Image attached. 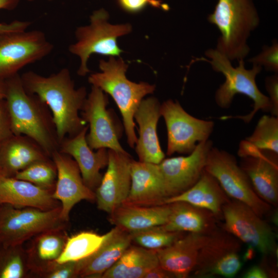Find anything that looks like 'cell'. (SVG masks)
<instances>
[{"instance_id": "1", "label": "cell", "mask_w": 278, "mask_h": 278, "mask_svg": "<svg viewBox=\"0 0 278 278\" xmlns=\"http://www.w3.org/2000/svg\"><path fill=\"white\" fill-rule=\"evenodd\" d=\"M21 78L25 90L37 95L49 109L60 143L87 125L80 115L88 95L86 88H75L68 68L48 76L30 71Z\"/></svg>"}, {"instance_id": "2", "label": "cell", "mask_w": 278, "mask_h": 278, "mask_svg": "<svg viewBox=\"0 0 278 278\" xmlns=\"http://www.w3.org/2000/svg\"><path fill=\"white\" fill-rule=\"evenodd\" d=\"M5 97L13 134L27 136L51 157L60 142L51 113L37 95L24 87L21 75L5 80Z\"/></svg>"}, {"instance_id": "3", "label": "cell", "mask_w": 278, "mask_h": 278, "mask_svg": "<svg viewBox=\"0 0 278 278\" xmlns=\"http://www.w3.org/2000/svg\"><path fill=\"white\" fill-rule=\"evenodd\" d=\"M99 66L101 72L91 74L88 81L112 97L123 118L127 143L133 148L137 139L134 113L143 98L153 93L155 85L128 79L126 72L128 65L120 58L110 57L108 61L101 60Z\"/></svg>"}, {"instance_id": "4", "label": "cell", "mask_w": 278, "mask_h": 278, "mask_svg": "<svg viewBox=\"0 0 278 278\" xmlns=\"http://www.w3.org/2000/svg\"><path fill=\"white\" fill-rule=\"evenodd\" d=\"M205 55L209 59L201 57L194 61H203L210 63L213 70L222 74L225 79L215 94V100L218 107L229 108L237 94L248 96L253 102V108L248 114L224 116L220 117L221 119L237 118L248 124L258 111L270 112L271 104L269 97L261 92L256 83V77L261 72L262 66L253 64L251 69L247 70L245 66L244 60H240L238 61V66L234 67L231 61L216 49H207Z\"/></svg>"}, {"instance_id": "5", "label": "cell", "mask_w": 278, "mask_h": 278, "mask_svg": "<svg viewBox=\"0 0 278 278\" xmlns=\"http://www.w3.org/2000/svg\"><path fill=\"white\" fill-rule=\"evenodd\" d=\"M208 22L219 30L216 49L231 61L244 60L250 52L248 40L259 24L252 0H218Z\"/></svg>"}, {"instance_id": "6", "label": "cell", "mask_w": 278, "mask_h": 278, "mask_svg": "<svg viewBox=\"0 0 278 278\" xmlns=\"http://www.w3.org/2000/svg\"><path fill=\"white\" fill-rule=\"evenodd\" d=\"M109 14L104 9L94 11L90 18V24L76 28V42L69 46V51L80 59L77 71L85 76L90 71L88 61L93 54L110 57H118L123 51L118 46V37L132 30L129 23L112 25L108 22Z\"/></svg>"}, {"instance_id": "7", "label": "cell", "mask_w": 278, "mask_h": 278, "mask_svg": "<svg viewBox=\"0 0 278 278\" xmlns=\"http://www.w3.org/2000/svg\"><path fill=\"white\" fill-rule=\"evenodd\" d=\"M61 206L43 211L1 204V247H18L29 239L42 233L64 230L67 221L61 218Z\"/></svg>"}, {"instance_id": "8", "label": "cell", "mask_w": 278, "mask_h": 278, "mask_svg": "<svg viewBox=\"0 0 278 278\" xmlns=\"http://www.w3.org/2000/svg\"><path fill=\"white\" fill-rule=\"evenodd\" d=\"M204 169L217 180L231 199L245 203L262 218L271 212L272 206L256 194L248 176L232 154L213 146L207 154Z\"/></svg>"}, {"instance_id": "9", "label": "cell", "mask_w": 278, "mask_h": 278, "mask_svg": "<svg viewBox=\"0 0 278 278\" xmlns=\"http://www.w3.org/2000/svg\"><path fill=\"white\" fill-rule=\"evenodd\" d=\"M222 218L224 231L265 256L277 257L276 235L273 228L247 205L231 199L222 207Z\"/></svg>"}, {"instance_id": "10", "label": "cell", "mask_w": 278, "mask_h": 278, "mask_svg": "<svg viewBox=\"0 0 278 278\" xmlns=\"http://www.w3.org/2000/svg\"><path fill=\"white\" fill-rule=\"evenodd\" d=\"M160 113L167 133L166 154H188L197 145L209 139L214 122L196 118L188 113L177 100L168 99L160 106Z\"/></svg>"}, {"instance_id": "11", "label": "cell", "mask_w": 278, "mask_h": 278, "mask_svg": "<svg viewBox=\"0 0 278 278\" xmlns=\"http://www.w3.org/2000/svg\"><path fill=\"white\" fill-rule=\"evenodd\" d=\"M54 45L40 30H23L0 35V80L15 75L25 66L51 53Z\"/></svg>"}, {"instance_id": "12", "label": "cell", "mask_w": 278, "mask_h": 278, "mask_svg": "<svg viewBox=\"0 0 278 278\" xmlns=\"http://www.w3.org/2000/svg\"><path fill=\"white\" fill-rule=\"evenodd\" d=\"M108 102L107 95L99 88L92 85L81 111V117L89 126L87 143L93 150L104 148L125 152L119 141L121 131L118 130L110 111L107 109Z\"/></svg>"}, {"instance_id": "13", "label": "cell", "mask_w": 278, "mask_h": 278, "mask_svg": "<svg viewBox=\"0 0 278 278\" xmlns=\"http://www.w3.org/2000/svg\"><path fill=\"white\" fill-rule=\"evenodd\" d=\"M212 147L213 142L208 139L198 143L186 156L164 159L159 164L166 198L184 192L198 181L204 170L207 154Z\"/></svg>"}, {"instance_id": "14", "label": "cell", "mask_w": 278, "mask_h": 278, "mask_svg": "<svg viewBox=\"0 0 278 278\" xmlns=\"http://www.w3.org/2000/svg\"><path fill=\"white\" fill-rule=\"evenodd\" d=\"M107 169L96 189L97 208L111 213L124 203L130 189L131 156L108 149Z\"/></svg>"}, {"instance_id": "15", "label": "cell", "mask_w": 278, "mask_h": 278, "mask_svg": "<svg viewBox=\"0 0 278 278\" xmlns=\"http://www.w3.org/2000/svg\"><path fill=\"white\" fill-rule=\"evenodd\" d=\"M51 158L57 171L52 196L61 202V217L68 221L75 205L82 200L95 201V193L84 184L78 166L71 156L57 150Z\"/></svg>"}, {"instance_id": "16", "label": "cell", "mask_w": 278, "mask_h": 278, "mask_svg": "<svg viewBox=\"0 0 278 278\" xmlns=\"http://www.w3.org/2000/svg\"><path fill=\"white\" fill-rule=\"evenodd\" d=\"M86 125L78 133L65 137L60 143L59 151L71 156L77 164L84 184L92 190H96L102 176L100 170L107 166L108 150L100 148L94 151L89 146L86 135Z\"/></svg>"}, {"instance_id": "17", "label": "cell", "mask_w": 278, "mask_h": 278, "mask_svg": "<svg viewBox=\"0 0 278 278\" xmlns=\"http://www.w3.org/2000/svg\"><path fill=\"white\" fill-rule=\"evenodd\" d=\"M160 106L157 98L148 97L142 100L134 113V119L139 126L134 147L141 162L159 164L165 159L157 133Z\"/></svg>"}, {"instance_id": "18", "label": "cell", "mask_w": 278, "mask_h": 278, "mask_svg": "<svg viewBox=\"0 0 278 278\" xmlns=\"http://www.w3.org/2000/svg\"><path fill=\"white\" fill-rule=\"evenodd\" d=\"M131 178L130 192L123 204L143 206L163 204L166 196L159 164L132 159Z\"/></svg>"}, {"instance_id": "19", "label": "cell", "mask_w": 278, "mask_h": 278, "mask_svg": "<svg viewBox=\"0 0 278 278\" xmlns=\"http://www.w3.org/2000/svg\"><path fill=\"white\" fill-rule=\"evenodd\" d=\"M210 233H189L156 251L159 265L175 277L185 278L194 271L199 252Z\"/></svg>"}, {"instance_id": "20", "label": "cell", "mask_w": 278, "mask_h": 278, "mask_svg": "<svg viewBox=\"0 0 278 278\" xmlns=\"http://www.w3.org/2000/svg\"><path fill=\"white\" fill-rule=\"evenodd\" d=\"M239 165L256 194L272 206H277L278 153L264 151L257 156L241 158Z\"/></svg>"}, {"instance_id": "21", "label": "cell", "mask_w": 278, "mask_h": 278, "mask_svg": "<svg viewBox=\"0 0 278 278\" xmlns=\"http://www.w3.org/2000/svg\"><path fill=\"white\" fill-rule=\"evenodd\" d=\"M129 232L115 227L107 233L100 247L89 256L78 260V277H100L131 245Z\"/></svg>"}, {"instance_id": "22", "label": "cell", "mask_w": 278, "mask_h": 278, "mask_svg": "<svg viewBox=\"0 0 278 278\" xmlns=\"http://www.w3.org/2000/svg\"><path fill=\"white\" fill-rule=\"evenodd\" d=\"M53 192L14 177L0 178V205L50 210L59 206Z\"/></svg>"}, {"instance_id": "23", "label": "cell", "mask_w": 278, "mask_h": 278, "mask_svg": "<svg viewBox=\"0 0 278 278\" xmlns=\"http://www.w3.org/2000/svg\"><path fill=\"white\" fill-rule=\"evenodd\" d=\"M51 158L34 140L13 134L0 143V164L4 177H14L32 164Z\"/></svg>"}, {"instance_id": "24", "label": "cell", "mask_w": 278, "mask_h": 278, "mask_svg": "<svg viewBox=\"0 0 278 278\" xmlns=\"http://www.w3.org/2000/svg\"><path fill=\"white\" fill-rule=\"evenodd\" d=\"M170 204L143 206L122 204L109 214V222L129 233L165 224L170 213Z\"/></svg>"}, {"instance_id": "25", "label": "cell", "mask_w": 278, "mask_h": 278, "mask_svg": "<svg viewBox=\"0 0 278 278\" xmlns=\"http://www.w3.org/2000/svg\"><path fill=\"white\" fill-rule=\"evenodd\" d=\"M230 200L217 180L204 169L193 186L178 195L165 199L163 204L187 202L209 211L218 219L222 218L223 206Z\"/></svg>"}, {"instance_id": "26", "label": "cell", "mask_w": 278, "mask_h": 278, "mask_svg": "<svg viewBox=\"0 0 278 278\" xmlns=\"http://www.w3.org/2000/svg\"><path fill=\"white\" fill-rule=\"evenodd\" d=\"M170 213L161 227L167 231L210 233L216 230L217 218L211 212L185 202L169 203Z\"/></svg>"}, {"instance_id": "27", "label": "cell", "mask_w": 278, "mask_h": 278, "mask_svg": "<svg viewBox=\"0 0 278 278\" xmlns=\"http://www.w3.org/2000/svg\"><path fill=\"white\" fill-rule=\"evenodd\" d=\"M159 265L155 250L131 245L100 277L144 278L149 271Z\"/></svg>"}, {"instance_id": "28", "label": "cell", "mask_w": 278, "mask_h": 278, "mask_svg": "<svg viewBox=\"0 0 278 278\" xmlns=\"http://www.w3.org/2000/svg\"><path fill=\"white\" fill-rule=\"evenodd\" d=\"M264 151L278 153V117L263 115L252 134L239 144L237 154L241 158L255 157Z\"/></svg>"}, {"instance_id": "29", "label": "cell", "mask_w": 278, "mask_h": 278, "mask_svg": "<svg viewBox=\"0 0 278 278\" xmlns=\"http://www.w3.org/2000/svg\"><path fill=\"white\" fill-rule=\"evenodd\" d=\"M240 249L238 239L227 232L217 229L210 233L199 252L194 275L206 277L211 268L223 256L231 252H239Z\"/></svg>"}, {"instance_id": "30", "label": "cell", "mask_w": 278, "mask_h": 278, "mask_svg": "<svg viewBox=\"0 0 278 278\" xmlns=\"http://www.w3.org/2000/svg\"><path fill=\"white\" fill-rule=\"evenodd\" d=\"M64 231H51L36 236L29 255L33 269L41 272L59 257L67 238Z\"/></svg>"}, {"instance_id": "31", "label": "cell", "mask_w": 278, "mask_h": 278, "mask_svg": "<svg viewBox=\"0 0 278 278\" xmlns=\"http://www.w3.org/2000/svg\"><path fill=\"white\" fill-rule=\"evenodd\" d=\"M107 236V233L99 235L83 231L67 237L62 253L55 262L78 261L89 256L100 247Z\"/></svg>"}, {"instance_id": "32", "label": "cell", "mask_w": 278, "mask_h": 278, "mask_svg": "<svg viewBox=\"0 0 278 278\" xmlns=\"http://www.w3.org/2000/svg\"><path fill=\"white\" fill-rule=\"evenodd\" d=\"M15 178L31 183L42 188L54 191L57 171L51 158L40 161L18 172Z\"/></svg>"}, {"instance_id": "33", "label": "cell", "mask_w": 278, "mask_h": 278, "mask_svg": "<svg viewBox=\"0 0 278 278\" xmlns=\"http://www.w3.org/2000/svg\"><path fill=\"white\" fill-rule=\"evenodd\" d=\"M130 233L132 242L146 249L156 250L170 245L186 232L167 231L159 225Z\"/></svg>"}, {"instance_id": "34", "label": "cell", "mask_w": 278, "mask_h": 278, "mask_svg": "<svg viewBox=\"0 0 278 278\" xmlns=\"http://www.w3.org/2000/svg\"><path fill=\"white\" fill-rule=\"evenodd\" d=\"M0 252V278H21L25 273L21 254L15 247L2 248Z\"/></svg>"}, {"instance_id": "35", "label": "cell", "mask_w": 278, "mask_h": 278, "mask_svg": "<svg viewBox=\"0 0 278 278\" xmlns=\"http://www.w3.org/2000/svg\"><path fill=\"white\" fill-rule=\"evenodd\" d=\"M238 252H231L223 256L211 268L206 277L214 275H220L225 277H234L242 266Z\"/></svg>"}, {"instance_id": "36", "label": "cell", "mask_w": 278, "mask_h": 278, "mask_svg": "<svg viewBox=\"0 0 278 278\" xmlns=\"http://www.w3.org/2000/svg\"><path fill=\"white\" fill-rule=\"evenodd\" d=\"M248 61L264 66L268 71L275 73L278 72V43L276 40L273 41L271 46H264L262 51L257 55L249 59Z\"/></svg>"}, {"instance_id": "37", "label": "cell", "mask_w": 278, "mask_h": 278, "mask_svg": "<svg viewBox=\"0 0 278 278\" xmlns=\"http://www.w3.org/2000/svg\"><path fill=\"white\" fill-rule=\"evenodd\" d=\"M48 278H73L78 277V261L58 264L55 262L46 266L41 272Z\"/></svg>"}, {"instance_id": "38", "label": "cell", "mask_w": 278, "mask_h": 278, "mask_svg": "<svg viewBox=\"0 0 278 278\" xmlns=\"http://www.w3.org/2000/svg\"><path fill=\"white\" fill-rule=\"evenodd\" d=\"M20 0H0V9L11 10L19 4ZM31 23L15 20L9 23H0V35L11 32L26 30Z\"/></svg>"}, {"instance_id": "39", "label": "cell", "mask_w": 278, "mask_h": 278, "mask_svg": "<svg viewBox=\"0 0 278 278\" xmlns=\"http://www.w3.org/2000/svg\"><path fill=\"white\" fill-rule=\"evenodd\" d=\"M119 6L124 11L130 13L139 12L147 6L167 10L168 6L160 0H117Z\"/></svg>"}, {"instance_id": "40", "label": "cell", "mask_w": 278, "mask_h": 278, "mask_svg": "<svg viewBox=\"0 0 278 278\" xmlns=\"http://www.w3.org/2000/svg\"><path fill=\"white\" fill-rule=\"evenodd\" d=\"M265 87L269 94L271 104L270 113L271 115L278 117V75L276 73L265 79Z\"/></svg>"}, {"instance_id": "41", "label": "cell", "mask_w": 278, "mask_h": 278, "mask_svg": "<svg viewBox=\"0 0 278 278\" xmlns=\"http://www.w3.org/2000/svg\"><path fill=\"white\" fill-rule=\"evenodd\" d=\"M13 134L11 118L5 99H0V143Z\"/></svg>"}, {"instance_id": "42", "label": "cell", "mask_w": 278, "mask_h": 278, "mask_svg": "<svg viewBox=\"0 0 278 278\" xmlns=\"http://www.w3.org/2000/svg\"><path fill=\"white\" fill-rule=\"evenodd\" d=\"M271 276L264 266L254 265L248 269L242 275L244 278H268Z\"/></svg>"}, {"instance_id": "43", "label": "cell", "mask_w": 278, "mask_h": 278, "mask_svg": "<svg viewBox=\"0 0 278 278\" xmlns=\"http://www.w3.org/2000/svg\"><path fill=\"white\" fill-rule=\"evenodd\" d=\"M175 277V275L164 269L160 265L149 271L144 278H169Z\"/></svg>"}, {"instance_id": "44", "label": "cell", "mask_w": 278, "mask_h": 278, "mask_svg": "<svg viewBox=\"0 0 278 278\" xmlns=\"http://www.w3.org/2000/svg\"><path fill=\"white\" fill-rule=\"evenodd\" d=\"M248 247L243 254V260L245 262H248L252 260L256 256L257 252L256 249L250 245H248Z\"/></svg>"}, {"instance_id": "45", "label": "cell", "mask_w": 278, "mask_h": 278, "mask_svg": "<svg viewBox=\"0 0 278 278\" xmlns=\"http://www.w3.org/2000/svg\"><path fill=\"white\" fill-rule=\"evenodd\" d=\"M5 83L4 80H0V99H5Z\"/></svg>"}, {"instance_id": "46", "label": "cell", "mask_w": 278, "mask_h": 278, "mask_svg": "<svg viewBox=\"0 0 278 278\" xmlns=\"http://www.w3.org/2000/svg\"><path fill=\"white\" fill-rule=\"evenodd\" d=\"M277 211H275L272 213L271 217L272 223H273L276 226H277Z\"/></svg>"}, {"instance_id": "47", "label": "cell", "mask_w": 278, "mask_h": 278, "mask_svg": "<svg viewBox=\"0 0 278 278\" xmlns=\"http://www.w3.org/2000/svg\"><path fill=\"white\" fill-rule=\"evenodd\" d=\"M2 177H4L2 168L0 164V178Z\"/></svg>"}, {"instance_id": "48", "label": "cell", "mask_w": 278, "mask_h": 278, "mask_svg": "<svg viewBox=\"0 0 278 278\" xmlns=\"http://www.w3.org/2000/svg\"><path fill=\"white\" fill-rule=\"evenodd\" d=\"M27 1L31 2V1H33L34 0H27Z\"/></svg>"}, {"instance_id": "49", "label": "cell", "mask_w": 278, "mask_h": 278, "mask_svg": "<svg viewBox=\"0 0 278 278\" xmlns=\"http://www.w3.org/2000/svg\"><path fill=\"white\" fill-rule=\"evenodd\" d=\"M48 1H55V0H48Z\"/></svg>"}]
</instances>
